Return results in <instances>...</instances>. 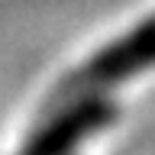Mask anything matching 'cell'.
<instances>
[{
    "label": "cell",
    "instance_id": "1",
    "mask_svg": "<svg viewBox=\"0 0 155 155\" xmlns=\"http://www.w3.org/2000/svg\"><path fill=\"white\" fill-rule=\"evenodd\" d=\"M149 61H155V19L142 23L120 45H113L110 52L94 58L87 65V71L81 74V84H110V81L129 74L136 68H145Z\"/></svg>",
    "mask_w": 155,
    "mask_h": 155
}]
</instances>
